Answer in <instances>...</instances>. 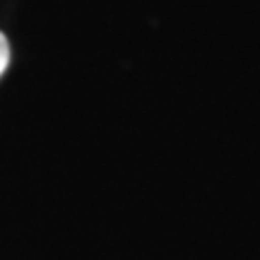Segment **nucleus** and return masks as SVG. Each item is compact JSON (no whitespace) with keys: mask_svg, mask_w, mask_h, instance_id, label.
<instances>
[{"mask_svg":"<svg viewBox=\"0 0 260 260\" xmlns=\"http://www.w3.org/2000/svg\"><path fill=\"white\" fill-rule=\"evenodd\" d=\"M10 65V44H8V37L0 31V75L8 70Z\"/></svg>","mask_w":260,"mask_h":260,"instance_id":"f257e3e1","label":"nucleus"}]
</instances>
